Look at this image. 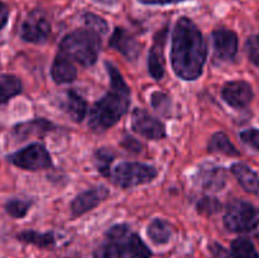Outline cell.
Returning <instances> with one entry per match:
<instances>
[{
	"label": "cell",
	"instance_id": "6da1fadb",
	"mask_svg": "<svg viewBox=\"0 0 259 258\" xmlns=\"http://www.w3.org/2000/svg\"><path fill=\"white\" fill-rule=\"evenodd\" d=\"M206 56V43L199 27L189 18H180L172 32L171 62L175 73L182 80H197L202 75Z\"/></svg>",
	"mask_w": 259,
	"mask_h": 258
},
{
	"label": "cell",
	"instance_id": "7a4b0ae2",
	"mask_svg": "<svg viewBox=\"0 0 259 258\" xmlns=\"http://www.w3.org/2000/svg\"><path fill=\"white\" fill-rule=\"evenodd\" d=\"M110 78V90L96 101L89 114V126L94 132H105L126 114L131 104V89L113 63L105 62Z\"/></svg>",
	"mask_w": 259,
	"mask_h": 258
},
{
	"label": "cell",
	"instance_id": "3957f363",
	"mask_svg": "<svg viewBox=\"0 0 259 258\" xmlns=\"http://www.w3.org/2000/svg\"><path fill=\"white\" fill-rule=\"evenodd\" d=\"M152 252L128 225L116 224L106 232L94 252L95 258H149Z\"/></svg>",
	"mask_w": 259,
	"mask_h": 258
},
{
	"label": "cell",
	"instance_id": "277c9868",
	"mask_svg": "<svg viewBox=\"0 0 259 258\" xmlns=\"http://www.w3.org/2000/svg\"><path fill=\"white\" fill-rule=\"evenodd\" d=\"M100 48V34L86 28L76 29L65 35L58 47V53H62L83 67H90L98 61Z\"/></svg>",
	"mask_w": 259,
	"mask_h": 258
},
{
	"label": "cell",
	"instance_id": "5b68a950",
	"mask_svg": "<svg viewBox=\"0 0 259 258\" xmlns=\"http://www.w3.org/2000/svg\"><path fill=\"white\" fill-rule=\"evenodd\" d=\"M157 169L149 164L139 162H121L114 168L110 177L113 182L123 189L149 184L157 177Z\"/></svg>",
	"mask_w": 259,
	"mask_h": 258
},
{
	"label": "cell",
	"instance_id": "8992f818",
	"mask_svg": "<svg viewBox=\"0 0 259 258\" xmlns=\"http://www.w3.org/2000/svg\"><path fill=\"white\" fill-rule=\"evenodd\" d=\"M259 218L254 206L243 200H234L228 205L224 215V225L234 233H247L255 229Z\"/></svg>",
	"mask_w": 259,
	"mask_h": 258
},
{
	"label": "cell",
	"instance_id": "52a82bcc",
	"mask_svg": "<svg viewBox=\"0 0 259 258\" xmlns=\"http://www.w3.org/2000/svg\"><path fill=\"white\" fill-rule=\"evenodd\" d=\"M14 166L27 171H39L52 166V158L45 146L32 143L8 157Z\"/></svg>",
	"mask_w": 259,
	"mask_h": 258
},
{
	"label": "cell",
	"instance_id": "ba28073f",
	"mask_svg": "<svg viewBox=\"0 0 259 258\" xmlns=\"http://www.w3.org/2000/svg\"><path fill=\"white\" fill-rule=\"evenodd\" d=\"M132 129L139 136L153 141L166 137L164 124L141 108H136L132 113Z\"/></svg>",
	"mask_w": 259,
	"mask_h": 258
},
{
	"label": "cell",
	"instance_id": "9c48e42d",
	"mask_svg": "<svg viewBox=\"0 0 259 258\" xmlns=\"http://www.w3.org/2000/svg\"><path fill=\"white\" fill-rule=\"evenodd\" d=\"M51 34V24L39 12L30 13L20 27V37L29 43H45Z\"/></svg>",
	"mask_w": 259,
	"mask_h": 258
},
{
	"label": "cell",
	"instance_id": "30bf717a",
	"mask_svg": "<svg viewBox=\"0 0 259 258\" xmlns=\"http://www.w3.org/2000/svg\"><path fill=\"white\" fill-rule=\"evenodd\" d=\"M215 58L222 62L233 61L238 52V35L233 30L220 28L211 34Z\"/></svg>",
	"mask_w": 259,
	"mask_h": 258
},
{
	"label": "cell",
	"instance_id": "8fae6325",
	"mask_svg": "<svg viewBox=\"0 0 259 258\" xmlns=\"http://www.w3.org/2000/svg\"><path fill=\"white\" fill-rule=\"evenodd\" d=\"M109 195H110V192H109L108 187L103 186V185L91 187V189L81 192V194H78L77 196L73 199V201L71 202L72 217H81V215L91 211V210L95 209L100 202L105 201L109 197Z\"/></svg>",
	"mask_w": 259,
	"mask_h": 258
},
{
	"label": "cell",
	"instance_id": "7c38bea8",
	"mask_svg": "<svg viewBox=\"0 0 259 258\" xmlns=\"http://www.w3.org/2000/svg\"><path fill=\"white\" fill-rule=\"evenodd\" d=\"M222 96L230 106L235 109H243L249 105L253 100L252 86L242 80L230 81L222 89Z\"/></svg>",
	"mask_w": 259,
	"mask_h": 258
},
{
	"label": "cell",
	"instance_id": "4fadbf2b",
	"mask_svg": "<svg viewBox=\"0 0 259 258\" xmlns=\"http://www.w3.org/2000/svg\"><path fill=\"white\" fill-rule=\"evenodd\" d=\"M168 29L163 28L154 35L148 55V71L154 80H161L164 76V46Z\"/></svg>",
	"mask_w": 259,
	"mask_h": 258
},
{
	"label": "cell",
	"instance_id": "5bb4252c",
	"mask_svg": "<svg viewBox=\"0 0 259 258\" xmlns=\"http://www.w3.org/2000/svg\"><path fill=\"white\" fill-rule=\"evenodd\" d=\"M109 46L118 52H120L126 60L136 61L139 57L142 51V46L128 30L124 28H115V30L111 34Z\"/></svg>",
	"mask_w": 259,
	"mask_h": 258
},
{
	"label": "cell",
	"instance_id": "9a60e30c",
	"mask_svg": "<svg viewBox=\"0 0 259 258\" xmlns=\"http://www.w3.org/2000/svg\"><path fill=\"white\" fill-rule=\"evenodd\" d=\"M196 182L206 191H219L227 184V174L223 167L205 163L197 171Z\"/></svg>",
	"mask_w": 259,
	"mask_h": 258
},
{
	"label": "cell",
	"instance_id": "2e32d148",
	"mask_svg": "<svg viewBox=\"0 0 259 258\" xmlns=\"http://www.w3.org/2000/svg\"><path fill=\"white\" fill-rule=\"evenodd\" d=\"M51 75H52L55 82L68 83L75 80L76 76H77V70L73 65V61H71L62 53H58L52 63Z\"/></svg>",
	"mask_w": 259,
	"mask_h": 258
},
{
	"label": "cell",
	"instance_id": "e0dca14e",
	"mask_svg": "<svg viewBox=\"0 0 259 258\" xmlns=\"http://www.w3.org/2000/svg\"><path fill=\"white\" fill-rule=\"evenodd\" d=\"M230 169L245 191L250 194L259 192V176L250 167L244 163H234Z\"/></svg>",
	"mask_w": 259,
	"mask_h": 258
},
{
	"label": "cell",
	"instance_id": "ac0fdd59",
	"mask_svg": "<svg viewBox=\"0 0 259 258\" xmlns=\"http://www.w3.org/2000/svg\"><path fill=\"white\" fill-rule=\"evenodd\" d=\"M66 111L73 121L80 123L85 119L88 113V103L76 91L70 90L67 91V98H66Z\"/></svg>",
	"mask_w": 259,
	"mask_h": 258
},
{
	"label": "cell",
	"instance_id": "d6986e66",
	"mask_svg": "<svg viewBox=\"0 0 259 258\" xmlns=\"http://www.w3.org/2000/svg\"><path fill=\"white\" fill-rule=\"evenodd\" d=\"M172 227L167 220L154 219L147 228V234L149 239L156 244H166L172 237Z\"/></svg>",
	"mask_w": 259,
	"mask_h": 258
},
{
	"label": "cell",
	"instance_id": "ffe728a7",
	"mask_svg": "<svg viewBox=\"0 0 259 258\" xmlns=\"http://www.w3.org/2000/svg\"><path fill=\"white\" fill-rule=\"evenodd\" d=\"M55 128L52 123H50L46 119H35V120L28 121V123L19 124L15 126L14 133L20 138H25L28 136H38V134H43L46 132H50Z\"/></svg>",
	"mask_w": 259,
	"mask_h": 258
},
{
	"label": "cell",
	"instance_id": "44dd1931",
	"mask_svg": "<svg viewBox=\"0 0 259 258\" xmlns=\"http://www.w3.org/2000/svg\"><path fill=\"white\" fill-rule=\"evenodd\" d=\"M207 149L212 153H222L225 156H239V151L230 142L227 134L222 133V132H218L210 138Z\"/></svg>",
	"mask_w": 259,
	"mask_h": 258
},
{
	"label": "cell",
	"instance_id": "7402d4cb",
	"mask_svg": "<svg viewBox=\"0 0 259 258\" xmlns=\"http://www.w3.org/2000/svg\"><path fill=\"white\" fill-rule=\"evenodd\" d=\"M22 81L13 75H0V104H4L22 93Z\"/></svg>",
	"mask_w": 259,
	"mask_h": 258
},
{
	"label": "cell",
	"instance_id": "603a6c76",
	"mask_svg": "<svg viewBox=\"0 0 259 258\" xmlns=\"http://www.w3.org/2000/svg\"><path fill=\"white\" fill-rule=\"evenodd\" d=\"M18 239L22 240V242L34 244L40 248L51 247V245L55 244V234L52 232L38 233L33 232V230H25V232L18 234Z\"/></svg>",
	"mask_w": 259,
	"mask_h": 258
},
{
	"label": "cell",
	"instance_id": "cb8c5ba5",
	"mask_svg": "<svg viewBox=\"0 0 259 258\" xmlns=\"http://www.w3.org/2000/svg\"><path fill=\"white\" fill-rule=\"evenodd\" d=\"M233 258H259L254 244L248 238H237L232 243Z\"/></svg>",
	"mask_w": 259,
	"mask_h": 258
},
{
	"label": "cell",
	"instance_id": "d4e9b609",
	"mask_svg": "<svg viewBox=\"0 0 259 258\" xmlns=\"http://www.w3.org/2000/svg\"><path fill=\"white\" fill-rule=\"evenodd\" d=\"M95 161L99 172L104 176H110V164L114 161V153L111 149L99 148L95 153Z\"/></svg>",
	"mask_w": 259,
	"mask_h": 258
},
{
	"label": "cell",
	"instance_id": "484cf974",
	"mask_svg": "<svg viewBox=\"0 0 259 258\" xmlns=\"http://www.w3.org/2000/svg\"><path fill=\"white\" fill-rule=\"evenodd\" d=\"M30 205H32V202L27 201V200L13 199L7 202V205H5V210H7V212L10 215V217L20 219V218L27 215Z\"/></svg>",
	"mask_w": 259,
	"mask_h": 258
},
{
	"label": "cell",
	"instance_id": "4316f807",
	"mask_svg": "<svg viewBox=\"0 0 259 258\" xmlns=\"http://www.w3.org/2000/svg\"><path fill=\"white\" fill-rule=\"evenodd\" d=\"M83 22H85L86 28L99 33L100 35L108 32V23L99 15L93 14V13H86L83 15Z\"/></svg>",
	"mask_w": 259,
	"mask_h": 258
},
{
	"label": "cell",
	"instance_id": "83f0119b",
	"mask_svg": "<svg viewBox=\"0 0 259 258\" xmlns=\"http://www.w3.org/2000/svg\"><path fill=\"white\" fill-rule=\"evenodd\" d=\"M220 209H222V204L217 197L205 196L197 202V211L202 215L217 214Z\"/></svg>",
	"mask_w": 259,
	"mask_h": 258
},
{
	"label": "cell",
	"instance_id": "f1b7e54d",
	"mask_svg": "<svg viewBox=\"0 0 259 258\" xmlns=\"http://www.w3.org/2000/svg\"><path fill=\"white\" fill-rule=\"evenodd\" d=\"M152 105L158 113L163 115H171V99L163 93H153L152 94Z\"/></svg>",
	"mask_w": 259,
	"mask_h": 258
},
{
	"label": "cell",
	"instance_id": "f546056e",
	"mask_svg": "<svg viewBox=\"0 0 259 258\" xmlns=\"http://www.w3.org/2000/svg\"><path fill=\"white\" fill-rule=\"evenodd\" d=\"M245 48L249 60L259 67V35H252L248 38Z\"/></svg>",
	"mask_w": 259,
	"mask_h": 258
},
{
	"label": "cell",
	"instance_id": "4dcf8cb0",
	"mask_svg": "<svg viewBox=\"0 0 259 258\" xmlns=\"http://www.w3.org/2000/svg\"><path fill=\"white\" fill-rule=\"evenodd\" d=\"M240 139L248 146L253 147L254 149L259 151V129H248L240 133Z\"/></svg>",
	"mask_w": 259,
	"mask_h": 258
},
{
	"label": "cell",
	"instance_id": "1f68e13d",
	"mask_svg": "<svg viewBox=\"0 0 259 258\" xmlns=\"http://www.w3.org/2000/svg\"><path fill=\"white\" fill-rule=\"evenodd\" d=\"M209 249H210V253H211L212 258H230L229 252H228L223 245H220L219 243L212 242L211 244L209 245Z\"/></svg>",
	"mask_w": 259,
	"mask_h": 258
},
{
	"label": "cell",
	"instance_id": "d6a6232c",
	"mask_svg": "<svg viewBox=\"0 0 259 258\" xmlns=\"http://www.w3.org/2000/svg\"><path fill=\"white\" fill-rule=\"evenodd\" d=\"M142 4L147 5H167V4H176V3L185 2V0H138Z\"/></svg>",
	"mask_w": 259,
	"mask_h": 258
},
{
	"label": "cell",
	"instance_id": "836d02e7",
	"mask_svg": "<svg viewBox=\"0 0 259 258\" xmlns=\"http://www.w3.org/2000/svg\"><path fill=\"white\" fill-rule=\"evenodd\" d=\"M8 17H9V10H8V8L3 3H0V30L7 24Z\"/></svg>",
	"mask_w": 259,
	"mask_h": 258
},
{
	"label": "cell",
	"instance_id": "e575fe53",
	"mask_svg": "<svg viewBox=\"0 0 259 258\" xmlns=\"http://www.w3.org/2000/svg\"><path fill=\"white\" fill-rule=\"evenodd\" d=\"M96 3H100V4L104 5H114L118 3V0H95Z\"/></svg>",
	"mask_w": 259,
	"mask_h": 258
}]
</instances>
